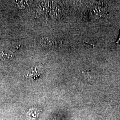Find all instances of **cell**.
I'll return each mask as SVG.
<instances>
[{
  "label": "cell",
  "instance_id": "obj_4",
  "mask_svg": "<svg viewBox=\"0 0 120 120\" xmlns=\"http://www.w3.org/2000/svg\"><path fill=\"white\" fill-rule=\"evenodd\" d=\"M28 4V1H24V0L18 1L16 3L17 7L19 9H25Z\"/></svg>",
  "mask_w": 120,
  "mask_h": 120
},
{
  "label": "cell",
  "instance_id": "obj_2",
  "mask_svg": "<svg viewBox=\"0 0 120 120\" xmlns=\"http://www.w3.org/2000/svg\"><path fill=\"white\" fill-rule=\"evenodd\" d=\"M40 44L43 47H49L54 45L55 44V41L53 39L50 38H43L41 40Z\"/></svg>",
  "mask_w": 120,
  "mask_h": 120
},
{
  "label": "cell",
  "instance_id": "obj_3",
  "mask_svg": "<svg viewBox=\"0 0 120 120\" xmlns=\"http://www.w3.org/2000/svg\"><path fill=\"white\" fill-rule=\"evenodd\" d=\"M14 56L13 52L10 50H3L0 52V59L3 60H10Z\"/></svg>",
  "mask_w": 120,
  "mask_h": 120
},
{
  "label": "cell",
  "instance_id": "obj_6",
  "mask_svg": "<svg viewBox=\"0 0 120 120\" xmlns=\"http://www.w3.org/2000/svg\"><path fill=\"white\" fill-rule=\"evenodd\" d=\"M116 44L117 45H120V33L119 38L117 40V41H116Z\"/></svg>",
  "mask_w": 120,
  "mask_h": 120
},
{
  "label": "cell",
  "instance_id": "obj_5",
  "mask_svg": "<svg viewBox=\"0 0 120 120\" xmlns=\"http://www.w3.org/2000/svg\"><path fill=\"white\" fill-rule=\"evenodd\" d=\"M21 46L20 45L15 44L14 45H13L11 47V49L13 51H17L21 49Z\"/></svg>",
  "mask_w": 120,
  "mask_h": 120
},
{
  "label": "cell",
  "instance_id": "obj_1",
  "mask_svg": "<svg viewBox=\"0 0 120 120\" xmlns=\"http://www.w3.org/2000/svg\"><path fill=\"white\" fill-rule=\"evenodd\" d=\"M43 70V67L42 65H36L27 70L24 73V76L28 78H35L41 75Z\"/></svg>",
  "mask_w": 120,
  "mask_h": 120
}]
</instances>
